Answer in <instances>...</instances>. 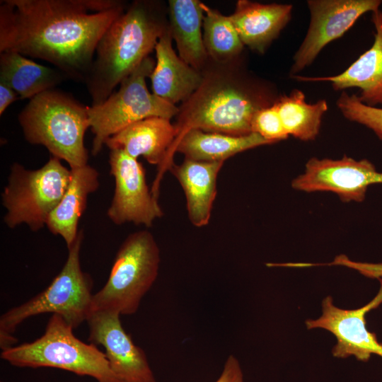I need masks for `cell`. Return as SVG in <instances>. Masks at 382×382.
Instances as JSON below:
<instances>
[{"label":"cell","mask_w":382,"mask_h":382,"mask_svg":"<svg viewBox=\"0 0 382 382\" xmlns=\"http://www.w3.org/2000/svg\"><path fill=\"white\" fill-rule=\"evenodd\" d=\"M70 178L71 170L52 156L36 170L14 162L1 193L4 224L10 228L26 224L32 231H40L59 203Z\"/></svg>","instance_id":"obj_8"},{"label":"cell","mask_w":382,"mask_h":382,"mask_svg":"<svg viewBox=\"0 0 382 382\" xmlns=\"http://www.w3.org/2000/svg\"><path fill=\"white\" fill-rule=\"evenodd\" d=\"M214 382H245L241 366L235 356L227 357L219 376Z\"/></svg>","instance_id":"obj_28"},{"label":"cell","mask_w":382,"mask_h":382,"mask_svg":"<svg viewBox=\"0 0 382 382\" xmlns=\"http://www.w3.org/2000/svg\"><path fill=\"white\" fill-rule=\"evenodd\" d=\"M371 13L375 28L373 45L347 69L330 76L291 77L300 81H328L335 91L357 88L362 103L371 107L382 105V11L378 9Z\"/></svg>","instance_id":"obj_16"},{"label":"cell","mask_w":382,"mask_h":382,"mask_svg":"<svg viewBox=\"0 0 382 382\" xmlns=\"http://www.w3.org/2000/svg\"><path fill=\"white\" fill-rule=\"evenodd\" d=\"M156 61L147 57L127 77L117 91L103 103L88 107L90 129L94 137L91 154L97 156L105 141L127 126L152 117L171 120L178 107L150 93L146 79L149 77Z\"/></svg>","instance_id":"obj_9"},{"label":"cell","mask_w":382,"mask_h":382,"mask_svg":"<svg viewBox=\"0 0 382 382\" xmlns=\"http://www.w3.org/2000/svg\"><path fill=\"white\" fill-rule=\"evenodd\" d=\"M167 13L161 1L136 0L109 26L98 43L85 81L91 106L103 103L155 50L168 28Z\"/></svg>","instance_id":"obj_3"},{"label":"cell","mask_w":382,"mask_h":382,"mask_svg":"<svg viewBox=\"0 0 382 382\" xmlns=\"http://www.w3.org/2000/svg\"><path fill=\"white\" fill-rule=\"evenodd\" d=\"M110 174L115 190L107 215L115 225L132 223L152 226L163 212L146 183L143 165L123 150H110Z\"/></svg>","instance_id":"obj_10"},{"label":"cell","mask_w":382,"mask_h":382,"mask_svg":"<svg viewBox=\"0 0 382 382\" xmlns=\"http://www.w3.org/2000/svg\"><path fill=\"white\" fill-rule=\"evenodd\" d=\"M376 296L363 307L342 309L334 304L330 296L322 301V314L316 319L306 321L308 329L322 328L330 332L337 339L332 354L339 358L355 357L367 361L372 354L382 357V344L366 326L365 315L382 303V279Z\"/></svg>","instance_id":"obj_14"},{"label":"cell","mask_w":382,"mask_h":382,"mask_svg":"<svg viewBox=\"0 0 382 382\" xmlns=\"http://www.w3.org/2000/svg\"><path fill=\"white\" fill-rule=\"evenodd\" d=\"M120 316L110 310H91L86 320L88 341L104 347L110 368L120 382H156L144 351L125 332Z\"/></svg>","instance_id":"obj_13"},{"label":"cell","mask_w":382,"mask_h":382,"mask_svg":"<svg viewBox=\"0 0 382 382\" xmlns=\"http://www.w3.org/2000/svg\"><path fill=\"white\" fill-rule=\"evenodd\" d=\"M172 42L168 26L155 47L156 63L149 78L152 93L176 105L187 100L198 88L202 74L175 53Z\"/></svg>","instance_id":"obj_18"},{"label":"cell","mask_w":382,"mask_h":382,"mask_svg":"<svg viewBox=\"0 0 382 382\" xmlns=\"http://www.w3.org/2000/svg\"><path fill=\"white\" fill-rule=\"evenodd\" d=\"M272 144L258 134L252 132L243 136H233L200 129H191L184 134L174 144L170 158L175 153L185 158L197 161H224L230 157L263 145Z\"/></svg>","instance_id":"obj_22"},{"label":"cell","mask_w":382,"mask_h":382,"mask_svg":"<svg viewBox=\"0 0 382 382\" xmlns=\"http://www.w3.org/2000/svg\"><path fill=\"white\" fill-rule=\"evenodd\" d=\"M276 105L289 136L303 141H313L317 138L322 118L328 110L325 99L308 103L303 91L293 89L289 95L279 96Z\"/></svg>","instance_id":"obj_24"},{"label":"cell","mask_w":382,"mask_h":382,"mask_svg":"<svg viewBox=\"0 0 382 382\" xmlns=\"http://www.w3.org/2000/svg\"><path fill=\"white\" fill-rule=\"evenodd\" d=\"M70 170L69 185L46 224L52 234L64 239L67 248L78 236L79 222L86 208L88 196L100 186L99 173L91 166L87 164Z\"/></svg>","instance_id":"obj_20"},{"label":"cell","mask_w":382,"mask_h":382,"mask_svg":"<svg viewBox=\"0 0 382 382\" xmlns=\"http://www.w3.org/2000/svg\"><path fill=\"white\" fill-rule=\"evenodd\" d=\"M88 110L71 94L53 88L30 99L18 120L29 144L45 146L72 169L88 164L84 144L90 128Z\"/></svg>","instance_id":"obj_4"},{"label":"cell","mask_w":382,"mask_h":382,"mask_svg":"<svg viewBox=\"0 0 382 382\" xmlns=\"http://www.w3.org/2000/svg\"><path fill=\"white\" fill-rule=\"evenodd\" d=\"M73 330L61 316L52 314L40 337L2 350L1 358L18 367L55 368L92 377L98 382H120L105 354L94 344L80 340Z\"/></svg>","instance_id":"obj_6"},{"label":"cell","mask_w":382,"mask_h":382,"mask_svg":"<svg viewBox=\"0 0 382 382\" xmlns=\"http://www.w3.org/2000/svg\"><path fill=\"white\" fill-rule=\"evenodd\" d=\"M175 139L176 131L170 119L152 117L127 126L108 138L105 145L110 150L122 149L135 159L142 156L148 163L156 165L158 175L151 190L158 197L162 176L173 166L170 154Z\"/></svg>","instance_id":"obj_15"},{"label":"cell","mask_w":382,"mask_h":382,"mask_svg":"<svg viewBox=\"0 0 382 382\" xmlns=\"http://www.w3.org/2000/svg\"><path fill=\"white\" fill-rule=\"evenodd\" d=\"M202 7L203 40L209 57L218 62L239 59L245 46L229 16L204 3Z\"/></svg>","instance_id":"obj_25"},{"label":"cell","mask_w":382,"mask_h":382,"mask_svg":"<svg viewBox=\"0 0 382 382\" xmlns=\"http://www.w3.org/2000/svg\"><path fill=\"white\" fill-rule=\"evenodd\" d=\"M160 262L158 245L149 231L129 234L117 252L105 284L93 294L91 310L135 313L157 279Z\"/></svg>","instance_id":"obj_7"},{"label":"cell","mask_w":382,"mask_h":382,"mask_svg":"<svg viewBox=\"0 0 382 382\" xmlns=\"http://www.w3.org/2000/svg\"><path fill=\"white\" fill-rule=\"evenodd\" d=\"M20 99L18 94L9 86L0 81V115L13 102Z\"/></svg>","instance_id":"obj_29"},{"label":"cell","mask_w":382,"mask_h":382,"mask_svg":"<svg viewBox=\"0 0 382 382\" xmlns=\"http://www.w3.org/2000/svg\"><path fill=\"white\" fill-rule=\"evenodd\" d=\"M83 231L80 229L68 248L67 259L60 272L42 292L5 312L0 318V347L2 350L16 343V328L25 320L42 313L61 316L74 329L86 320L91 311L93 279L80 264Z\"/></svg>","instance_id":"obj_5"},{"label":"cell","mask_w":382,"mask_h":382,"mask_svg":"<svg viewBox=\"0 0 382 382\" xmlns=\"http://www.w3.org/2000/svg\"><path fill=\"white\" fill-rule=\"evenodd\" d=\"M68 80L59 69L42 65L14 52H0V81L12 88L20 99H31Z\"/></svg>","instance_id":"obj_23"},{"label":"cell","mask_w":382,"mask_h":382,"mask_svg":"<svg viewBox=\"0 0 382 382\" xmlns=\"http://www.w3.org/2000/svg\"><path fill=\"white\" fill-rule=\"evenodd\" d=\"M289 4H261L238 0L229 18L244 46L264 54L291 18Z\"/></svg>","instance_id":"obj_17"},{"label":"cell","mask_w":382,"mask_h":382,"mask_svg":"<svg viewBox=\"0 0 382 382\" xmlns=\"http://www.w3.org/2000/svg\"><path fill=\"white\" fill-rule=\"evenodd\" d=\"M336 105L344 117L370 129L382 140V108L366 105L357 94L345 91L338 97Z\"/></svg>","instance_id":"obj_26"},{"label":"cell","mask_w":382,"mask_h":382,"mask_svg":"<svg viewBox=\"0 0 382 382\" xmlns=\"http://www.w3.org/2000/svg\"><path fill=\"white\" fill-rule=\"evenodd\" d=\"M169 28L178 56L194 69L202 71L209 57L207 52L202 28L204 11L198 0H169Z\"/></svg>","instance_id":"obj_21"},{"label":"cell","mask_w":382,"mask_h":382,"mask_svg":"<svg viewBox=\"0 0 382 382\" xmlns=\"http://www.w3.org/2000/svg\"><path fill=\"white\" fill-rule=\"evenodd\" d=\"M224 163L185 158L182 163H174L170 169L183 190L188 219L196 227L209 223L217 193V176Z\"/></svg>","instance_id":"obj_19"},{"label":"cell","mask_w":382,"mask_h":382,"mask_svg":"<svg viewBox=\"0 0 382 382\" xmlns=\"http://www.w3.org/2000/svg\"><path fill=\"white\" fill-rule=\"evenodd\" d=\"M276 102L272 105L258 110L251 122L252 132L258 134L272 144L286 139L289 137L282 124Z\"/></svg>","instance_id":"obj_27"},{"label":"cell","mask_w":382,"mask_h":382,"mask_svg":"<svg viewBox=\"0 0 382 382\" xmlns=\"http://www.w3.org/2000/svg\"><path fill=\"white\" fill-rule=\"evenodd\" d=\"M201 72L199 86L178 107L173 124L174 144L191 129L233 136L249 134L255 113L273 105L279 97L269 82L245 71L240 58L227 62L209 58ZM170 160L173 164L170 154Z\"/></svg>","instance_id":"obj_2"},{"label":"cell","mask_w":382,"mask_h":382,"mask_svg":"<svg viewBox=\"0 0 382 382\" xmlns=\"http://www.w3.org/2000/svg\"><path fill=\"white\" fill-rule=\"evenodd\" d=\"M382 183V173L366 159L311 158L291 187L306 192H331L344 202H361L371 185Z\"/></svg>","instance_id":"obj_12"},{"label":"cell","mask_w":382,"mask_h":382,"mask_svg":"<svg viewBox=\"0 0 382 382\" xmlns=\"http://www.w3.org/2000/svg\"><path fill=\"white\" fill-rule=\"evenodd\" d=\"M118 0H3L0 52L45 60L85 83L98 43L126 9Z\"/></svg>","instance_id":"obj_1"},{"label":"cell","mask_w":382,"mask_h":382,"mask_svg":"<svg viewBox=\"0 0 382 382\" xmlns=\"http://www.w3.org/2000/svg\"><path fill=\"white\" fill-rule=\"evenodd\" d=\"M381 0H308L310 23L293 57L290 76L312 64L322 50L341 37L367 12L379 9Z\"/></svg>","instance_id":"obj_11"}]
</instances>
